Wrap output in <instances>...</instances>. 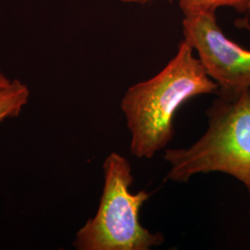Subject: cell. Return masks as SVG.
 <instances>
[{"mask_svg": "<svg viewBox=\"0 0 250 250\" xmlns=\"http://www.w3.org/2000/svg\"><path fill=\"white\" fill-rule=\"evenodd\" d=\"M218 84L206 72L188 40L161 72L129 87L121 102L131 133L130 152L152 159L174 136V116L186 102L200 95L217 94Z\"/></svg>", "mask_w": 250, "mask_h": 250, "instance_id": "1", "label": "cell"}, {"mask_svg": "<svg viewBox=\"0 0 250 250\" xmlns=\"http://www.w3.org/2000/svg\"><path fill=\"white\" fill-rule=\"evenodd\" d=\"M208 127L188 148H170L166 180L188 182L198 173L223 172L250 188V88L233 97L219 96L207 110Z\"/></svg>", "mask_w": 250, "mask_h": 250, "instance_id": "2", "label": "cell"}, {"mask_svg": "<svg viewBox=\"0 0 250 250\" xmlns=\"http://www.w3.org/2000/svg\"><path fill=\"white\" fill-rule=\"evenodd\" d=\"M104 188L97 214L75 235L78 250H148L161 246L164 236L140 224L139 214L150 194L131 193L134 177L130 162L112 152L103 164Z\"/></svg>", "mask_w": 250, "mask_h": 250, "instance_id": "3", "label": "cell"}, {"mask_svg": "<svg viewBox=\"0 0 250 250\" xmlns=\"http://www.w3.org/2000/svg\"><path fill=\"white\" fill-rule=\"evenodd\" d=\"M185 39L197 51L208 75L218 84L217 95L233 97L250 88V51L228 39L215 10H183Z\"/></svg>", "mask_w": 250, "mask_h": 250, "instance_id": "4", "label": "cell"}, {"mask_svg": "<svg viewBox=\"0 0 250 250\" xmlns=\"http://www.w3.org/2000/svg\"><path fill=\"white\" fill-rule=\"evenodd\" d=\"M30 99V90L20 80H12L0 89V123L18 117Z\"/></svg>", "mask_w": 250, "mask_h": 250, "instance_id": "5", "label": "cell"}, {"mask_svg": "<svg viewBox=\"0 0 250 250\" xmlns=\"http://www.w3.org/2000/svg\"><path fill=\"white\" fill-rule=\"evenodd\" d=\"M183 10L207 9L215 10L221 7H228L241 13L250 11V0H179Z\"/></svg>", "mask_w": 250, "mask_h": 250, "instance_id": "6", "label": "cell"}, {"mask_svg": "<svg viewBox=\"0 0 250 250\" xmlns=\"http://www.w3.org/2000/svg\"><path fill=\"white\" fill-rule=\"evenodd\" d=\"M10 82H11V80H9V78L6 76V74L2 72V70L0 68V89L8 86Z\"/></svg>", "mask_w": 250, "mask_h": 250, "instance_id": "7", "label": "cell"}, {"mask_svg": "<svg viewBox=\"0 0 250 250\" xmlns=\"http://www.w3.org/2000/svg\"><path fill=\"white\" fill-rule=\"evenodd\" d=\"M237 22H239L237 25H239V26L242 27V28L248 29V30H250V25L248 20H240V21H238Z\"/></svg>", "mask_w": 250, "mask_h": 250, "instance_id": "8", "label": "cell"}, {"mask_svg": "<svg viewBox=\"0 0 250 250\" xmlns=\"http://www.w3.org/2000/svg\"><path fill=\"white\" fill-rule=\"evenodd\" d=\"M123 2H131V3H146V2H150V1H155V0H120Z\"/></svg>", "mask_w": 250, "mask_h": 250, "instance_id": "9", "label": "cell"}, {"mask_svg": "<svg viewBox=\"0 0 250 250\" xmlns=\"http://www.w3.org/2000/svg\"><path fill=\"white\" fill-rule=\"evenodd\" d=\"M248 191H249V194H250V188H248Z\"/></svg>", "mask_w": 250, "mask_h": 250, "instance_id": "10", "label": "cell"}]
</instances>
